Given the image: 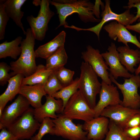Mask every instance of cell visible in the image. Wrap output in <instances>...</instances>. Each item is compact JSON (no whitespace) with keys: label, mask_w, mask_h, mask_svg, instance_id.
Here are the masks:
<instances>
[{"label":"cell","mask_w":140,"mask_h":140,"mask_svg":"<svg viewBox=\"0 0 140 140\" xmlns=\"http://www.w3.org/2000/svg\"><path fill=\"white\" fill-rule=\"evenodd\" d=\"M25 35L20 45L22 51L19 57L10 63L11 77L18 74H22L25 77H28L34 73L37 68L34 50L36 39L30 28L26 29Z\"/></svg>","instance_id":"2"},{"label":"cell","mask_w":140,"mask_h":140,"mask_svg":"<svg viewBox=\"0 0 140 140\" xmlns=\"http://www.w3.org/2000/svg\"><path fill=\"white\" fill-rule=\"evenodd\" d=\"M68 59L64 47H62L46 59L45 66L48 69L56 71L64 67L67 63Z\"/></svg>","instance_id":"25"},{"label":"cell","mask_w":140,"mask_h":140,"mask_svg":"<svg viewBox=\"0 0 140 140\" xmlns=\"http://www.w3.org/2000/svg\"><path fill=\"white\" fill-rule=\"evenodd\" d=\"M0 140H19L11 132L5 128L1 130Z\"/></svg>","instance_id":"36"},{"label":"cell","mask_w":140,"mask_h":140,"mask_svg":"<svg viewBox=\"0 0 140 140\" xmlns=\"http://www.w3.org/2000/svg\"><path fill=\"white\" fill-rule=\"evenodd\" d=\"M81 57L91 66L102 81L108 85L112 84L109 74L107 71L109 68L98 49L88 45L86 50L82 52Z\"/></svg>","instance_id":"10"},{"label":"cell","mask_w":140,"mask_h":140,"mask_svg":"<svg viewBox=\"0 0 140 140\" xmlns=\"http://www.w3.org/2000/svg\"><path fill=\"white\" fill-rule=\"evenodd\" d=\"M100 6L101 7L102 10L103 11L105 8L104 3L100 0H96L93 7L92 12L94 16L97 19L100 18Z\"/></svg>","instance_id":"37"},{"label":"cell","mask_w":140,"mask_h":140,"mask_svg":"<svg viewBox=\"0 0 140 140\" xmlns=\"http://www.w3.org/2000/svg\"><path fill=\"white\" fill-rule=\"evenodd\" d=\"M126 28L129 30L135 31L140 35V22L134 25H129L125 26Z\"/></svg>","instance_id":"38"},{"label":"cell","mask_w":140,"mask_h":140,"mask_svg":"<svg viewBox=\"0 0 140 140\" xmlns=\"http://www.w3.org/2000/svg\"><path fill=\"white\" fill-rule=\"evenodd\" d=\"M14 101L5 107L0 117V129L6 128L21 116L30 107L27 100L19 94Z\"/></svg>","instance_id":"11"},{"label":"cell","mask_w":140,"mask_h":140,"mask_svg":"<svg viewBox=\"0 0 140 140\" xmlns=\"http://www.w3.org/2000/svg\"><path fill=\"white\" fill-rule=\"evenodd\" d=\"M40 0H34L33 2V4L36 6L39 5Z\"/></svg>","instance_id":"40"},{"label":"cell","mask_w":140,"mask_h":140,"mask_svg":"<svg viewBox=\"0 0 140 140\" xmlns=\"http://www.w3.org/2000/svg\"><path fill=\"white\" fill-rule=\"evenodd\" d=\"M61 114L72 120H81L85 122L95 117L93 109L79 90L69 99Z\"/></svg>","instance_id":"4"},{"label":"cell","mask_w":140,"mask_h":140,"mask_svg":"<svg viewBox=\"0 0 140 140\" xmlns=\"http://www.w3.org/2000/svg\"><path fill=\"white\" fill-rule=\"evenodd\" d=\"M117 50L121 64L128 72L135 73L136 69L134 67L140 62V50L130 49L129 46H119Z\"/></svg>","instance_id":"20"},{"label":"cell","mask_w":140,"mask_h":140,"mask_svg":"<svg viewBox=\"0 0 140 140\" xmlns=\"http://www.w3.org/2000/svg\"><path fill=\"white\" fill-rule=\"evenodd\" d=\"M91 140H95V139H92Z\"/></svg>","instance_id":"43"},{"label":"cell","mask_w":140,"mask_h":140,"mask_svg":"<svg viewBox=\"0 0 140 140\" xmlns=\"http://www.w3.org/2000/svg\"><path fill=\"white\" fill-rule=\"evenodd\" d=\"M140 55V62L139 65L138 67L136 69L135 71V75H139L140 74V51H139Z\"/></svg>","instance_id":"39"},{"label":"cell","mask_w":140,"mask_h":140,"mask_svg":"<svg viewBox=\"0 0 140 140\" xmlns=\"http://www.w3.org/2000/svg\"><path fill=\"white\" fill-rule=\"evenodd\" d=\"M108 51L101 53L107 65L108 66L110 74L116 80L119 77L129 78L132 74L130 73L121 64L118 52L115 44L112 42L107 49Z\"/></svg>","instance_id":"13"},{"label":"cell","mask_w":140,"mask_h":140,"mask_svg":"<svg viewBox=\"0 0 140 140\" xmlns=\"http://www.w3.org/2000/svg\"><path fill=\"white\" fill-rule=\"evenodd\" d=\"M58 115L56 118L53 119L54 135L69 140H87L88 132L83 130L82 124H76L72 120L62 114Z\"/></svg>","instance_id":"9"},{"label":"cell","mask_w":140,"mask_h":140,"mask_svg":"<svg viewBox=\"0 0 140 140\" xmlns=\"http://www.w3.org/2000/svg\"><path fill=\"white\" fill-rule=\"evenodd\" d=\"M63 103L60 99H56L52 96H46V101L39 108L34 109V118L41 123L46 117L55 119L58 117L56 113H62Z\"/></svg>","instance_id":"16"},{"label":"cell","mask_w":140,"mask_h":140,"mask_svg":"<svg viewBox=\"0 0 140 140\" xmlns=\"http://www.w3.org/2000/svg\"><path fill=\"white\" fill-rule=\"evenodd\" d=\"M108 33L110 38L129 46L128 43H132L140 49V42L136 35L132 34L125 26L116 21H114L105 25L103 27Z\"/></svg>","instance_id":"15"},{"label":"cell","mask_w":140,"mask_h":140,"mask_svg":"<svg viewBox=\"0 0 140 140\" xmlns=\"http://www.w3.org/2000/svg\"><path fill=\"white\" fill-rule=\"evenodd\" d=\"M22 40V37L19 36L11 41H6L1 43L0 59L9 57L16 60L21 52L22 48L20 45Z\"/></svg>","instance_id":"23"},{"label":"cell","mask_w":140,"mask_h":140,"mask_svg":"<svg viewBox=\"0 0 140 140\" xmlns=\"http://www.w3.org/2000/svg\"><path fill=\"white\" fill-rule=\"evenodd\" d=\"M104 140H136L128 136L123 129L113 122H109L108 132Z\"/></svg>","instance_id":"27"},{"label":"cell","mask_w":140,"mask_h":140,"mask_svg":"<svg viewBox=\"0 0 140 140\" xmlns=\"http://www.w3.org/2000/svg\"><path fill=\"white\" fill-rule=\"evenodd\" d=\"M123 130L125 134L131 138L137 140L140 137V126Z\"/></svg>","instance_id":"34"},{"label":"cell","mask_w":140,"mask_h":140,"mask_svg":"<svg viewBox=\"0 0 140 140\" xmlns=\"http://www.w3.org/2000/svg\"><path fill=\"white\" fill-rule=\"evenodd\" d=\"M50 0H42L37 16H28L26 20L36 40L39 41L44 39L48 27V24L55 13L50 7Z\"/></svg>","instance_id":"6"},{"label":"cell","mask_w":140,"mask_h":140,"mask_svg":"<svg viewBox=\"0 0 140 140\" xmlns=\"http://www.w3.org/2000/svg\"><path fill=\"white\" fill-rule=\"evenodd\" d=\"M101 84L99 100L93 109L95 117L100 116L102 111L107 107L121 104L122 102L116 86L112 84H107L102 81Z\"/></svg>","instance_id":"12"},{"label":"cell","mask_w":140,"mask_h":140,"mask_svg":"<svg viewBox=\"0 0 140 140\" xmlns=\"http://www.w3.org/2000/svg\"><path fill=\"white\" fill-rule=\"evenodd\" d=\"M79 78H76L71 84L64 87L52 96L56 99H60L62 101L63 111L69 99L79 90Z\"/></svg>","instance_id":"26"},{"label":"cell","mask_w":140,"mask_h":140,"mask_svg":"<svg viewBox=\"0 0 140 140\" xmlns=\"http://www.w3.org/2000/svg\"><path fill=\"white\" fill-rule=\"evenodd\" d=\"M53 71L47 69L45 66L39 64L37 66L35 72L30 76L24 77L22 85H34L38 84L44 85Z\"/></svg>","instance_id":"24"},{"label":"cell","mask_w":140,"mask_h":140,"mask_svg":"<svg viewBox=\"0 0 140 140\" xmlns=\"http://www.w3.org/2000/svg\"><path fill=\"white\" fill-rule=\"evenodd\" d=\"M4 1H0V40L4 38L6 27L10 18L5 10Z\"/></svg>","instance_id":"31"},{"label":"cell","mask_w":140,"mask_h":140,"mask_svg":"<svg viewBox=\"0 0 140 140\" xmlns=\"http://www.w3.org/2000/svg\"><path fill=\"white\" fill-rule=\"evenodd\" d=\"M139 126H140V112L134 115L129 119L124 129Z\"/></svg>","instance_id":"35"},{"label":"cell","mask_w":140,"mask_h":140,"mask_svg":"<svg viewBox=\"0 0 140 140\" xmlns=\"http://www.w3.org/2000/svg\"><path fill=\"white\" fill-rule=\"evenodd\" d=\"M26 1V0H4V3L5 11L7 15L17 26L21 29L25 35H26V31L21 22L24 12L21 11V9Z\"/></svg>","instance_id":"21"},{"label":"cell","mask_w":140,"mask_h":140,"mask_svg":"<svg viewBox=\"0 0 140 140\" xmlns=\"http://www.w3.org/2000/svg\"><path fill=\"white\" fill-rule=\"evenodd\" d=\"M44 85L38 84L34 85H22L19 94L25 97L30 105L37 108L42 105L41 99L46 94L44 89Z\"/></svg>","instance_id":"18"},{"label":"cell","mask_w":140,"mask_h":140,"mask_svg":"<svg viewBox=\"0 0 140 140\" xmlns=\"http://www.w3.org/2000/svg\"><path fill=\"white\" fill-rule=\"evenodd\" d=\"M58 78L55 71H53L44 86V89L47 95L52 96L64 87Z\"/></svg>","instance_id":"28"},{"label":"cell","mask_w":140,"mask_h":140,"mask_svg":"<svg viewBox=\"0 0 140 140\" xmlns=\"http://www.w3.org/2000/svg\"><path fill=\"white\" fill-rule=\"evenodd\" d=\"M109 123L108 118L100 116L85 122L82 127L88 132L87 140L103 139L108 132Z\"/></svg>","instance_id":"17"},{"label":"cell","mask_w":140,"mask_h":140,"mask_svg":"<svg viewBox=\"0 0 140 140\" xmlns=\"http://www.w3.org/2000/svg\"><path fill=\"white\" fill-rule=\"evenodd\" d=\"M34 110L30 107L6 128L19 140L30 139L39 129L40 123L34 118Z\"/></svg>","instance_id":"5"},{"label":"cell","mask_w":140,"mask_h":140,"mask_svg":"<svg viewBox=\"0 0 140 140\" xmlns=\"http://www.w3.org/2000/svg\"><path fill=\"white\" fill-rule=\"evenodd\" d=\"M133 7L137 8V12L136 15L131 21V24L137 20L139 22H140V0H129L128 3V6L124 8L130 9Z\"/></svg>","instance_id":"33"},{"label":"cell","mask_w":140,"mask_h":140,"mask_svg":"<svg viewBox=\"0 0 140 140\" xmlns=\"http://www.w3.org/2000/svg\"><path fill=\"white\" fill-rule=\"evenodd\" d=\"M11 70L10 66L4 62L0 63V85L3 86L11 78L9 72Z\"/></svg>","instance_id":"32"},{"label":"cell","mask_w":140,"mask_h":140,"mask_svg":"<svg viewBox=\"0 0 140 140\" xmlns=\"http://www.w3.org/2000/svg\"><path fill=\"white\" fill-rule=\"evenodd\" d=\"M25 77L21 74H17L11 78L8 81L5 91L0 95V108L4 110L8 103L12 101L19 92Z\"/></svg>","instance_id":"22"},{"label":"cell","mask_w":140,"mask_h":140,"mask_svg":"<svg viewBox=\"0 0 140 140\" xmlns=\"http://www.w3.org/2000/svg\"><path fill=\"white\" fill-rule=\"evenodd\" d=\"M80 69L79 90L93 109L96 104V95L99 94L101 89V83L97 75L87 62L83 61Z\"/></svg>","instance_id":"3"},{"label":"cell","mask_w":140,"mask_h":140,"mask_svg":"<svg viewBox=\"0 0 140 140\" xmlns=\"http://www.w3.org/2000/svg\"><path fill=\"white\" fill-rule=\"evenodd\" d=\"M50 4L55 8L59 22L56 29L62 26L65 27L68 24L66 21L67 17L77 13L80 20L85 23H99L101 19L96 18L92 11L94 4L88 0H53Z\"/></svg>","instance_id":"1"},{"label":"cell","mask_w":140,"mask_h":140,"mask_svg":"<svg viewBox=\"0 0 140 140\" xmlns=\"http://www.w3.org/2000/svg\"><path fill=\"white\" fill-rule=\"evenodd\" d=\"M140 112L139 109H133L119 104L107 107L103 110L100 116L109 118L110 121L123 129L129 119Z\"/></svg>","instance_id":"14"},{"label":"cell","mask_w":140,"mask_h":140,"mask_svg":"<svg viewBox=\"0 0 140 140\" xmlns=\"http://www.w3.org/2000/svg\"><path fill=\"white\" fill-rule=\"evenodd\" d=\"M54 71L58 78L64 87L70 84L74 81V71L63 67Z\"/></svg>","instance_id":"30"},{"label":"cell","mask_w":140,"mask_h":140,"mask_svg":"<svg viewBox=\"0 0 140 140\" xmlns=\"http://www.w3.org/2000/svg\"><path fill=\"white\" fill-rule=\"evenodd\" d=\"M105 5L104 10L101 15L102 19L99 23L93 27L88 28H79L72 25L68 28L74 29L78 31H88L93 32L97 36L98 39H100V33L104 24L106 22L112 20H115L125 26L130 25L131 22L135 16L130 13V9H128L120 14L113 12L110 6V1H105Z\"/></svg>","instance_id":"8"},{"label":"cell","mask_w":140,"mask_h":140,"mask_svg":"<svg viewBox=\"0 0 140 140\" xmlns=\"http://www.w3.org/2000/svg\"><path fill=\"white\" fill-rule=\"evenodd\" d=\"M66 33L62 31L53 39L39 46L35 51L36 58L46 59L61 48L64 47Z\"/></svg>","instance_id":"19"},{"label":"cell","mask_w":140,"mask_h":140,"mask_svg":"<svg viewBox=\"0 0 140 140\" xmlns=\"http://www.w3.org/2000/svg\"><path fill=\"white\" fill-rule=\"evenodd\" d=\"M138 39L140 41V35L138 37Z\"/></svg>","instance_id":"42"},{"label":"cell","mask_w":140,"mask_h":140,"mask_svg":"<svg viewBox=\"0 0 140 140\" xmlns=\"http://www.w3.org/2000/svg\"><path fill=\"white\" fill-rule=\"evenodd\" d=\"M30 140H37L35 139L33 137H32L30 139Z\"/></svg>","instance_id":"41"},{"label":"cell","mask_w":140,"mask_h":140,"mask_svg":"<svg viewBox=\"0 0 140 140\" xmlns=\"http://www.w3.org/2000/svg\"><path fill=\"white\" fill-rule=\"evenodd\" d=\"M109 77L123 94V100L121 104L131 108L138 109L140 107V95L138 89L140 87V76L132 74L130 78L124 79L123 84L118 82L110 74Z\"/></svg>","instance_id":"7"},{"label":"cell","mask_w":140,"mask_h":140,"mask_svg":"<svg viewBox=\"0 0 140 140\" xmlns=\"http://www.w3.org/2000/svg\"><path fill=\"white\" fill-rule=\"evenodd\" d=\"M55 126L53 120L49 117L45 118L40 123L38 133L33 137L37 140H42L46 134L54 135Z\"/></svg>","instance_id":"29"}]
</instances>
